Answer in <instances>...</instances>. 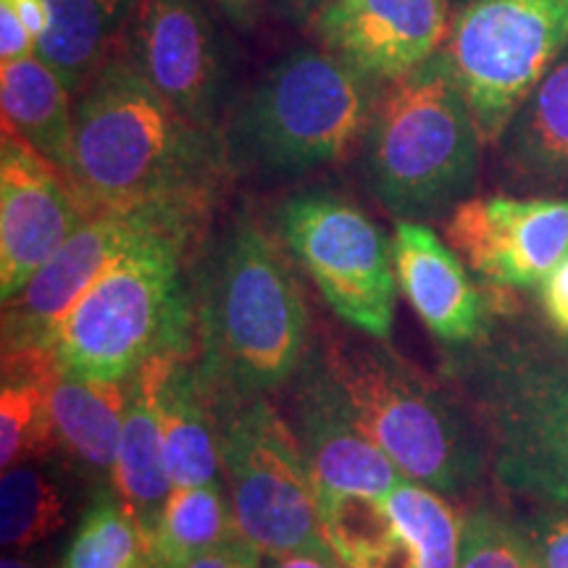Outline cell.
<instances>
[{
    "instance_id": "6da1fadb",
    "label": "cell",
    "mask_w": 568,
    "mask_h": 568,
    "mask_svg": "<svg viewBox=\"0 0 568 568\" xmlns=\"http://www.w3.org/2000/svg\"><path fill=\"white\" fill-rule=\"evenodd\" d=\"M226 166L222 134L182 116L124 53L77 95L71 187L92 216L134 209L203 213Z\"/></svg>"
},
{
    "instance_id": "7a4b0ae2",
    "label": "cell",
    "mask_w": 568,
    "mask_h": 568,
    "mask_svg": "<svg viewBox=\"0 0 568 568\" xmlns=\"http://www.w3.org/2000/svg\"><path fill=\"white\" fill-rule=\"evenodd\" d=\"M203 385L216 395H266L308 358V308L280 243L237 213L213 247L201 303Z\"/></svg>"
},
{
    "instance_id": "3957f363",
    "label": "cell",
    "mask_w": 568,
    "mask_h": 568,
    "mask_svg": "<svg viewBox=\"0 0 568 568\" xmlns=\"http://www.w3.org/2000/svg\"><path fill=\"white\" fill-rule=\"evenodd\" d=\"M481 138L445 55L387 82L361 142L372 195L397 222L445 219L477 190Z\"/></svg>"
},
{
    "instance_id": "277c9868",
    "label": "cell",
    "mask_w": 568,
    "mask_h": 568,
    "mask_svg": "<svg viewBox=\"0 0 568 568\" xmlns=\"http://www.w3.org/2000/svg\"><path fill=\"white\" fill-rule=\"evenodd\" d=\"M382 88L322 45L295 48L234 111L224 132L230 163L272 176L332 166L364 142Z\"/></svg>"
},
{
    "instance_id": "5b68a950",
    "label": "cell",
    "mask_w": 568,
    "mask_h": 568,
    "mask_svg": "<svg viewBox=\"0 0 568 568\" xmlns=\"http://www.w3.org/2000/svg\"><path fill=\"white\" fill-rule=\"evenodd\" d=\"M193 230H166L132 247L69 311L48 351L63 372L126 382L159 355L190 347L182 255Z\"/></svg>"
},
{
    "instance_id": "8992f818",
    "label": "cell",
    "mask_w": 568,
    "mask_h": 568,
    "mask_svg": "<svg viewBox=\"0 0 568 568\" xmlns=\"http://www.w3.org/2000/svg\"><path fill=\"white\" fill-rule=\"evenodd\" d=\"M322 351L364 432L403 477L443 497L477 487L487 447L424 374L379 345L324 343Z\"/></svg>"
},
{
    "instance_id": "52a82bcc",
    "label": "cell",
    "mask_w": 568,
    "mask_h": 568,
    "mask_svg": "<svg viewBox=\"0 0 568 568\" xmlns=\"http://www.w3.org/2000/svg\"><path fill=\"white\" fill-rule=\"evenodd\" d=\"M495 479L510 495L568 514V358L506 347L468 379Z\"/></svg>"
},
{
    "instance_id": "ba28073f",
    "label": "cell",
    "mask_w": 568,
    "mask_h": 568,
    "mask_svg": "<svg viewBox=\"0 0 568 568\" xmlns=\"http://www.w3.org/2000/svg\"><path fill=\"white\" fill-rule=\"evenodd\" d=\"M237 531L261 556H335L295 429L264 395L209 393Z\"/></svg>"
},
{
    "instance_id": "9c48e42d",
    "label": "cell",
    "mask_w": 568,
    "mask_h": 568,
    "mask_svg": "<svg viewBox=\"0 0 568 568\" xmlns=\"http://www.w3.org/2000/svg\"><path fill=\"white\" fill-rule=\"evenodd\" d=\"M568 48V0H468L443 53L481 138L495 145L514 111Z\"/></svg>"
},
{
    "instance_id": "30bf717a",
    "label": "cell",
    "mask_w": 568,
    "mask_h": 568,
    "mask_svg": "<svg viewBox=\"0 0 568 568\" xmlns=\"http://www.w3.org/2000/svg\"><path fill=\"white\" fill-rule=\"evenodd\" d=\"M276 232L337 318L389 339L397 301L393 240L372 216L345 195L308 190L276 209Z\"/></svg>"
},
{
    "instance_id": "8fae6325",
    "label": "cell",
    "mask_w": 568,
    "mask_h": 568,
    "mask_svg": "<svg viewBox=\"0 0 568 568\" xmlns=\"http://www.w3.org/2000/svg\"><path fill=\"white\" fill-rule=\"evenodd\" d=\"M197 219L201 213L180 209L109 211L92 216L13 301L3 303V353L24 347L48 351L69 311L119 258L166 230H193Z\"/></svg>"
},
{
    "instance_id": "7c38bea8",
    "label": "cell",
    "mask_w": 568,
    "mask_h": 568,
    "mask_svg": "<svg viewBox=\"0 0 568 568\" xmlns=\"http://www.w3.org/2000/svg\"><path fill=\"white\" fill-rule=\"evenodd\" d=\"M124 55L182 116L224 138L230 77L205 0H138Z\"/></svg>"
},
{
    "instance_id": "4fadbf2b",
    "label": "cell",
    "mask_w": 568,
    "mask_h": 568,
    "mask_svg": "<svg viewBox=\"0 0 568 568\" xmlns=\"http://www.w3.org/2000/svg\"><path fill=\"white\" fill-rule=\"evenodd\" d=\"M445 240L497 287H542L568 255V197L471 195L445 219Z\"/></svg>"
},
{
    "instance_id": "5bb4252c",
    "label": "cell",
    "mask_w": 568,
    "mask_h": 568,
    "mask_svg": "<svg viewBox=\"0 0 568 568\" xmlns=\"http://www.w3.org/2000/svg\"><path fill=\"white\" fill-rule=\"evenodd\" d=\"M293 382L295 437L314 479L318 503L337 495L382 500L406 479L364 432L322 347H311Z\"/></svg>"
},
{
    "instance_id": "9a60e30c",
    "label": "cell",
    "mask_w": 568,
    "mask_h": 568,
    "mask_svg": "<svg viewBox=\"0 0 568 568\" xmlns=\"http://www.w3.org/2000/svg\"><path fill=\"white\" fill-rule=\"evenodd\" d=\"M92 219L77 190L38 153L3 134L0 145V297L9 303Z\"/></svg>"
},
{
    "instance_id": "2e32d148",
    "label": "cell",
    "mask_w": 568,
    "mask_h": 568,
    "mask_svg": "<svg viewBox=\"0 0 568 568\" xmlns=\"http://www.w3.org/2000/svg\"><path fill=\"white\" fill-rule=\"evenodd\" d=\"M453 0H337L311 27L324 51L387 84L443 51Z\"/></svg>"
},
{
    "instance_id": "e0dca14e",
    "label": "cell",
    "mask_w": 568,
    "mask_h": 568,
    "mask_svg": "<svg viewBox=\"0 0 568 568\" xmlns=\"http://www.w3.org/2000/svg\"><path fill=\"white\" fill-rule=\"evenodd\" d=\"M397 287L426 329L445 345L477 343L487 311L464 258L424 222H397L393 234Z\"/></svg>"
},
{
    "instance_id": "ac0fdd59",
    "label": "cell",
    "mask_w": 568,
    "mask_h": 568,
    "mask_svg": "<svg viewBox=\"0 0 568 568\" xmlns=\"http://www.w3.org/2000/svg\"><path fill=\"white\" fill-rule=\"evenodd\" d=\"M176 361H182V355H159L126 379L122 445H119L116 464L111 471L116 500L151 537L159 529L163 508L174 493L166 456H163L159 393Z\"/></svg>"
},
{
    "instance_id": "d6986e66",
    "label": "cell",
    "mask_w": 568,
    "mask_h": 568,
    "mask_svg": "<svg viewBox=\"0 0 568 568\" xmlns=\"http://www.w3.org/2000/svg\"><path fill=\"white\" fill-rule=\"evenodd\" d=\"M503 180L524 193L568 190V48L495 142Z\"/></svg>"
},
{
    "instance_id": "ffe728a7",
    "label": "cell",
    "mask_w": 568,
    "mask_h": 568,
    "mask_svg": "<svg viewBox=\"0 0 568 568\" xmlns=\"http://www.w3.org/2000/svg\"><path fill=\"white\" fill-rule=\"evenodd\" d=\"M71 90L40 59L0 63L3 134L48 161L71 184L74 172V103Z\"/></svg>"
},
{
    "instance_id": "44dd1931",
    "label": "cell",
    "mask_w": 568,
    "mask_h": 568,
    "mask_svg": "<svg viewBox=\"0 0 568 568\" xmlns=\"http://www.w3.org/2000/svg\"><path fill=\"white\" fill-rule=\"evenodd\" d=\"M138 0H48V27L38 55L80 95L109 63L124 53Z\"/></svg>"
},
{
    "instance_id": "7402d4cb",
    "label": "cell",
    "mask_w": 568,
    "mask_h": 568,
    "mask_svg": "<svg viewBox=\"0 0 568 568\" xmlns=\"http://www.w3.org/2000/svg\"><path fill=\"white\" fill-rule=\"evenodd\" d=\"M45 395L55 439L92 471H113L122 445L126 382L69 374L55 364Z\"/></svg>"
},
{
    "instance_id": "603a6c76",
    "label": "cell",
    "mask_w": 568,
    "mask_h": 568,
    "mask_svg": "<svg viewBox=\"0 0 568 568\" xmlns=\"http://www.w3.org/2000/svg\"><path fill=\"white\" fill-rule=\"evenodd\" d=\"M159 422L174 489L219 481V435L209 389L197 368L176 361L159 393Z\"/></svg>"
},
{
    "instance_id": "cb8c5ba5",
    "label": "cell",
    "mask_w": 568,
    "mask_h": 568,
    "mask_svg": "<svg viewBox=\"0 0 568 568\" xmlns=\"http://www.w3.org/2000/svg\"><path fill=\"white\" fill-rule=\"evenodd\" d=\"M55 358L45 347L3 353V389H0V466L24 464L55 443L48 408L45 382Z\"/></svg>"
},
{
    "instance_id": "d4e9b609",
    "label": "cell",
    "mask_w": 568,
    "mask_h": 568,
    "mask_svg": "<svg viewBox=\"0 0 568 568\" xmlns=\"http://www.w3.org/2000/svg\"><path fill=\"white\" fill-rule=\"evenodd\" d=\"M234 510L219 481L174 489L153 535L155 568H182L237 537Z\"/></svg>"
},
{
    "instance_id": "484cf974",
    "label": "cell",
    "mask_w": 568,
    "mask_h": 568,
    "mask_svg": "<svg viewBox=\"0 0 568 568\" xmlns=\"http://www.w3.org/2000/svg\"><path fill=\"white\" fill-rule=\"evenodd\" d=\"M397 535L406 539L416 568H458L464 521L435 489L403 479L382 497Z\"/></svg>"
},
{
    "instance_id": "4316f807",
    "label": "cell",
    "mask_w": 568,
    "mask_h": 568,
    "mask_svg": "<svg viewBox=\"0 0 568 568\" xmlns=\"http://www.w3.org/2000/svg\"><path fill=\"white\" fill-rule=\"evenodd\" d=\"M61 568H155L153 537L122 503L101 497L82 518Z\"/></svg>"
},
{
    "instance_id": "83f0119b",
    "label": "cell",
    "mask_w": 568,
    "mask_h": 568,
    "mask_svg": "<svg viewBox=\"0 0 568 568\" xmlns=\"http://www.w3.org/2000/svg\"><path fill=\"white\" fill-rule=\"evenodd\" d=\"M63 527L59 487L40 468L11 466L0 477V539L3 548L27 550Z\"/></svg>"
},
{
    "instance_id": "f1b7e54d",
    "label": "cell",
    "mask_w": 568,
    "mask_h": 568,
    "mask_svg": "<svg viewBox=\"0 0 568 568\" xmlns=\"http://www.w3.org/2000/svg\"><path fill=\"white\" fill-rule=\"evenodd\" d=\"M458 568H542L516 521L474 510L464 518V548Z\"/></svg>"
},
{
    "instance_id": "f546056e",
    "label": "cell",
    "mask_w": 568,
    "mask_h": 568,
    "mask_svg": "<svg viewBox=\"0 0 568 568\" xmlns=\"http://www.w3.org/2000/svg\"><path fill=\"white\" fill-rule=\"evenodd\" d=\"M516 524L529 539L542 568H568V514L537 508Z\"/></svg>"
},
{
    "instance_id": "4dcf8cb0",
    "label": "cell",
    "mask_w": 568,
    "mask_h": 568,
    "mask_svg": "<svg viewBox=\"0 0 568 568\" xmlns=\"http://www.w3.org/2000/svg\"><path fill=\"white\" fill-rule=\"evenodd\" d=\"M38 53V40L27 30L9 0H0V61L13 63Z\"/></svg>"
},
{
    "instance_id": "1f68e13d",
    "label": "cell",
    "mask_w": 568,
    "mask_h": 568,
    "mask_svg": "<svg viewBox=\"0 0 568 568\" xmlns=\"http://www.w3.org/2000/svg\"><path fill=\"white\" fill-rule=\"evenodd\" d=\"M264 566V556L253 548L243 535L232 537L230 542L219 545L203 556L190 560L182 568H261Z\"/></svg>"
},
{
    "instance_id": "d6a6232c",
    "label": "cell",
    "mask_w": 568,
    "mask_h": 568,
    "mask_svg": "<svg viewBox=\"0 0 568 568\" xmlns=\"http://www.w3.org/2000/svg\"><path fill=\"white\" fill-rule=\"evenodd\" d=\"M539 303H542L545 318L552 329L568 339V255L564 264L548 276V282L539 287Z\"/></svg>"
},
{
    "instance_id": "836d02e7",
    "label": "cell",
    "mask_w": 568,
    "mask_h": 568,
    "mask_svg": "<svg viewBox=\"0 0 568 568\" xmlns=\"http://www.w3.org/2000/svg\"><path fill=\"white\" fill-rule=\"evenodd\" d=\"M337 0H266V9L295 27H314L324 11H329Z\"/></svg>"
},
{
    "instance_id": "e575fe53",
    "label": "cell",
    "mask_w": 568,
    "mask_h": 568,
    "mask_svg": "<svg viewBox=\"0 0 568 568\" xmlns=\"http://www.w3.org/2000/svg\"><path fill=\"white\" fill-rule=\"evenodd\" d=\"M213 3H216L219 11L243 32L255 30L261 13L266 9V0H213Z\"/></svg>"
},
{
    "instance_id": "d590c367",
    "label": "cell",
    "mask_w": 568,
    "mask_h": 568,
    "mask_svg": "<svg viewBox=\"0 0 568 568\" xmlns=\"http://www.w3.org/2000/svg\"><path fill=\"white\" fill-rule=\"evenodd\" d=\"M9 3L19 13V19L24 21L27 30L32 32V38L40 40V34L48 27V0H9Z\"/></svg>"
},
{
    "instance_id": "8d00e7d4",
    "label": "cell",
    "mask_w": 568,
    "mask_h": 568,
    "mask_svg": "<svg viewBox=\"0 0 568 568\" xmlns=\"http://www.w3.org/2000/svg\"><path fill=\"white\" fill-rule=\"evenodd\" d=\"M268 568H343L335 556H316V552H293V556L268 558Z\"/></svg>"
},
{
    "instance_id": "74e56055",
    "label": "cell",
    "mask_w": 568,
    "mask_h": 568,
    "mask_svg": "<svg viewBox=\"0 0 568 568\" xmlns=\"http://www.w3.org/2000/svg\"><path fill=\"white\" fill-rule=\"evenodd\" d=\"M0 568H34L32 564H24V560L19 558H3V564H0Z\"/></svg>"
},
{
    "instance_id": "f35d334b",
    "label": "cell",
    "mask_w": 568,
    "mask_h": 568,
    "mask_svg": "<svg viewBox=\"0 0 568 568\" xmlns=\"http://www.w3.org/2000/svg\"><path fill=\"white\" fill-rule=\"evenodd\" d=\"M468 0H453V6H456V9H460V6H466Z\"/></svg>"
}]
</instances>
